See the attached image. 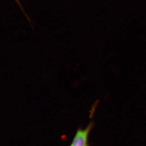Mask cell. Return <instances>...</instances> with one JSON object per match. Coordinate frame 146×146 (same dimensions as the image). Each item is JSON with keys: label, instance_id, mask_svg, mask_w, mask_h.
<instances>
[{"label": "cell", "instance_id": "obj_1", "mask_svg": "<svg viewBox=\"0 0 146 146\" xmlns=\"http://www.w3.org/2000/svg\"><path fill=\"white\" fill-rule=\"evenodd\" d=\"M93 126L94 123H90L84 129H79L70 146H89L88 137Z\"/></svg>", "mask_w": 146, "mask_h": 146}, {"label": "cell", "instance_id": "obj_2", "mask_svg": "<svg viewBox=\"0 0 146 146\" xmlns=\"http://www.w3.org/2000/svg\"><path fill=\"white\" fill-rule=\"evenodd\" d=\"M15 1L16 3L18 4V5L19 6V8L21 9V11H22V13H23L24 15H25V16L26 17V19L28 20V21L30 23L31 26L32 25V23H31V19L29 18V17L28 16V15L25 12V11L24 10L23 7L22 6V4L21 3L20 0H14Z\"/></svg>", "mask_w": 146, "mask_h": 146}]
</instances>
